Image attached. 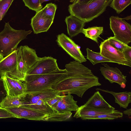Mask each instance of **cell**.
I'll return each instance as SVG.
<instances>
[{"mask_svg": "<svg viewBox=\"0 0 131 131\" xmlns=\"http://www.w3.org/2000/svg\"><path fill=\"white\" fill-rule=\"evenodd\" d=\"M65 67L67 76L51 87L62 94H74L81 98L89 89L101 85L99 78L81 63L73 61Z\"/></svg>", "mask_w": 131, "mask_h": 131, "instance_id": "1", "label": "cell"}, {"mask_svg": "<svg viewBox=\"0 0 131 131\" xmlns=\"http://www.w3.org/2000/svg\"><path fill=\"white\" fill-rule=\"evenodd\" d=\"M112 0H94L87 3L75 2L69 5L70 14L84 21L89 22L101 14Z\"/></svg>", "mask_w": 131, "mask_h": 131, "instance_id": "2", "label": "cell"}, {"mask_svg": "<svg viewBox=\"0 0 131 131\" xmlns=\"http://www.w3.org/2000/svg\"><path fill=\"white\" fill-rule=\"evenodd\" d=\"M32 32L31 30L14 29L9 22L5 23L4 29L0 32V53L3 57L10 54L16 50L19 43Z\"/></svg>", "mask_w": 131, "mask_h": 131, "instance_id": "3", "label": "cell"}, {"mask_svg": "<svg viewBox=\"0 0 131 131\" xmlns=\"http://www.w3.org/2000/svg\"><path fill=\"white\" fill-rule=\"evenodd\" d=\"M17 65L14 71L9 76L25 81L27 72L39 59L35 50L27 45L16 49Z\"/></svg>", "mask_w": 131, "mask_h": 131, "instance_id": "4", "label": "cell"}, {"mask_svg": "<svg viewBox=\"0 0 131 131\" xmlns=\"http://www.w3.org/2000/svg\"><path fill=\"white\" fill-rule=\"evenodd\" d=\"M68 75L65 69H59L53 72L43 74L28 82H24L25 93L36 92L52 87Z\"/></svg>", "mask_w": 131, "mask_h": 131, "instance_id": "5", "label": "cell"}, {"mask_svg": "<svg viewBox=\"0 0 131 131\" xmlns=\"http://www.w3.org/2000/svg\"><path fill=\"white\" fill-rule=\"evenodd\" d=\"M59 69L56 59L51 57L40 58L27 72L24 82H30L43 74Z\"/></svg>", "mask_w": 131, "mask_h": 131, "instance_id": "6", "label": "cell"}, {"mask_svg": "<svg viewBox=\"0 0 131 131\" xmlns=\"http://www.w3.org/2000/svg\"><path fill=\"white\" fill-rule=\"evenodd\" d=\"M110 28L114 37L128 45L131 42V25L123 18L111 16L110 18Z\"/></svg>", "mask_w": 131, "mask_h": 131, "instance_id": "7", "label": "cell"}, {"mask_svg": "<svg viewBox=\"0 0 131 131\" xmlns=\"http://www.w3.org/2000/svg\"><path fill=\"white\" fill-rule=\"evenodd\" d=\"M58 95H63L59 92L52 88L45 89L39 91L25 93L20 95L22 103L21 107H26L42 100L46 102Z\"/></svg>", "mask_w": 131, "mask_h": 131, "instance_id": "8", "label": "cell"}, {"mask_svg": "<svg viewBox=\"0 0 131 131\" xmlns=\"http://www.w3.org/2000/svg\"><path fill=\"white\" fill-rule=\"evenodd\" d=\"M57 38L58 45L75 61L81 63L86 61L79 47L70 38L63 33L58 35Z\"/></svg>", "mask_w": 131, "mask_h": 131, "instance_id": "9", "label": "cell"}, {"mask_svg": "<svg viewBox=\"0 0 131 131\" xmlns=\"http://www.w3.org/2000/svg\"><path fill=\"white\" fill-rule=\"evenodd\" d=\"M99 48L101 54L112 62L131 67V63L126 60L122 52L113 47L107 39L101 43Z\"/></svg>", "mask_w": 131, "mask_h": 131, "instance_id": "10", "label": "cell"}, {"mask_svg": "<svg viewBox=\"0 0 131 131\" xmlns=\"http://www.w3.org/2000/svg\"><path fill=\"white\" fill-rule=\"evenodd\" d=\"M53 20L46 16L41 9L36 12L31 19V25L35 34L47 32L53 22Z\"/></svg>", "mask_w": 131, "mask_h": 131, "instance_id": "11", "label": "cell"}, {"mask_svg": "<svg viewBox=\"0 0 131 131\" xmlns=\"http://www.w3.org/2000/svg\"><path fill=\"white\" fill-rule=\"evenodd\" d=\"M6 109L19 118L43 121L48 115L32 109L21 106Z\"/></svg>", "mask_w": 131, "mask_h": 131, "instance_id": "12", "label": "cell"}, {"mask_svg": "<svg viewBox=\"0 0 131 131\" xmlns=\"http://www.w3.org/2000/svg\"><path fill=\"white\" fill-rule=\"evenodd\" d=\"M104 67L100 69L101 73L106 79L111 83H116L120 85L122 83H126L127 81L126 76L123 74L117 68L110 67L107 64L102 63Z\"/></svg>", "mask_w": 131, "mask_h": 131, "instance_id": "13", "label": "cell"}, {"mask_svg": "<svg viewBox=\"0 0 131 131\" xmlns=\"http://www.w3.org/2000/svg\"><path fill=\"white\" fill-rule=\"evenodd\" d=\"M77 102V101L74 100L71 94H68L66 95H64L51 107L53 112H71L72 111H76L79 107Z\"/></svg>", "mask_w": 131, "mask_h": 131, "instance_id": "14", "label": "cell"}, {"mask_svg": "<svg viewBox=\"0 0 131 131\" xmlns=\"http://www.w3.org/2000/svg\"><path fill=\"white\" fill-rule=\"evenodd\" d=\"M114 110L99 108L81 105L76 111L73 116L76 118H80L83 120H90L92 118L100 114L112 112Z\"/></svg>", "mask_w": 131, "mask_h": 131, "instance_id": "15", "label": "cell"}, {"mask_svg": "<svg viewBox=\"0 0 131 131\" xmlns=\"http://www.w3.org/2000/svg\"><path fill=\"white\" fill-rule=\"evenodd\" d=\"M17 65L16 50L0 60V75L6 73L10 76Z\"/></svg>", "mask_w": 131, "mask_h": 131, "instance_id": "16", "label": "cell"}, {"mask_svg": "<svg viewBox=\"0 0 131 131\" xmlns=\"http://www.w3.org/2000/svg\"><path fill=\"white\" fill-rule=\"evenodd\" d=\"M67 27L68 35L71 38L82 32L85 23L76 17L70 15L66 17L65 20Z\"/></svg>", "mask_w": 131, "mask_h": 131, "instance_id": "17", "label": "cell"}, {"mask_svg": "<svg viewBox=\"0 0 131 131\" xmlns=\"http://www.w3.org/2000/svg\"><path fill=\"white\" fill-rule=\"evenodd\" d=\"M83 105L97 108L115 110L105 101L99 91L95 92Z\"/></svg>", "mask_w": 131, "mask_h": 131, "instance_id": "18", "label": "cell"}, {"mask_svg": "<svg viewBox=\"0 0 131 131\" xmlns=\"http://www.w3.org/2000/svg\"><path fill=\"white\" fill-rule=\"evenodd\" d=\"M96 90L112 94L115 98V103L118 104L121 107L126 108L131 102V93L130 92L117 93L99 88H97Z\"/></svg>", "mask_w": 131, "mask_h": 131, "instance_id": "19", "label": "cell"}, {"mask_svg": "<svg viewBox=\"0 0 131 131\" xmlns=\"http://www.w3.org/2000/svg\"><path fill=\"white\" fill-rule=\"evenodd\" d=\"M1 75V80L3 82L7 95L16 96L22 94L13 80L12 77L6 73Z\"/></svg>", "mask_w": 131, "mask_h": 131, "instance_id": "20", "label": "cell"}, {"mask_svg": "<svg viewBox=\"0 0 131 131\" xmlns=\"http://www.w3.org/2000/svg\"><path fill=\"white\" fill-rule=\"evenodd\" d=\"M22 105L20 95L13 96L7 94L0 104L1 107L5 108L18 107Z\"/></svg>", "mask_w": 131, "mask_h": 131, "instance_id": "21", "label": "cell"}, {"mask_svg": "<svg viewBox=\"0 0 131 131\" xmlns=\"http://www.w3.org/2000/svg\"><path fill=\"white\" fill-rule=\"evenodd\" d=\"M103 27L97 26L89 27L87 28L82 29V32L85 36L98 43L97 39L103 32Z\"/></svg>", "mask_w": 131, "mask_h": 131, "instance_id": "22", "label": "cell"}, {"mask_svg": "<svg viewBox=\"0 0 131 131\" xmlns=\"http://www.w3.org/2000/svg\"><path fill=\"white\" fill-rule=\"evenodd\" d=\"M87 51V59L93 65L101 62H112L104 57L100 53L94 52L88 48L86 49Z\"/></svg>", "mask_w": 131, "mask_h": 131, "instance_id": "23", "label": "cell"}, {"mask_svg": "<svg viewBox=\"0 0 131 131\" xmlns=\"http://www.w3.org/2000/svg\"><path fill=\"white\" fill-rule=\"evenodd\" d=\"M26 108L32 109L47 114L53 112L51 107L47 104L46 102L42 100H40L36 103L29 105Z\"/></svg>", "mask_w": 131, "mask_h": 131, "instance_id": "24", "label": "cell"}, {"mask_svg": "<svg viewBox=\"0 0 131 131\" xmlns=\"http://www.w3.org/2000/svg\"><path fill=\"white\" fill-rule=\"evenodd\" d=\"M71 112L62 113L53 112L49 114L45 118L43 121H62L69 119L71 117Z\"/></svg>", "mask_w": 131, "mask_h": 131, "instance_id": "25", "label": "cell"}, {"mask_svg": "<svg viewBox=\"0 0 131 131\" xmlns=\"http://www.w3.org/2000/svg\"><path fill=\"white\" fill-rule=\"evenodd\" d=\"M131 3V0H112L109 5L119 14Z\"/></svg>", "mask_w": 131, "mask_h": 131, "instance_id": "26", "label": "cell"}, {"mask_svg": "<svg viewBox=\"0 0 131 131\" xmlns=\"http://www.w3.org/2000/svg\"><path fill=\"white\" fill-rule=\"evenodd\" d=\"M122 112L115 110L112 112L97 115L91 118L90 120L97 119L113 120L121 118L123 116Z\"/></svg>", "mask_w": 131, "mask_h": 131, "instance_id": "27", "label": "cell"}, {"mask_svg": "<svg viewBox=\"0 0 131 131\" xmlns=\"http://www.w3.org/2000/svg\"><path fill=\"white\" fill-rule=\"evenodd\" d=\"M57 9V5L52 3L47 4L43 8L41 9L44 15L53 20Z\"/></svg>", "mask_w": 131, "mask_h": 131, "instance_id": "28", "label": "cell"}, {"mask_svg": "<svg viewBox=\"0 0 131 131\" xmlns=\"http://www.w3.org/2000/svg\"><path fill=\"white\" fill-rule=\"evenodd\" d=\"M110 44L114 48L120 51H122L126 49L130 46L115 38L114 37H111L107 38Z\"/></svg>", "mask_w": 131, "mask_h": 131, "instance_id": "29", "label": "cell"}, {"mask_svg": "<svg viewBox=\"0 0 131 131\" xmlns=\"http://www.w3.org/2000/svg\"><path fill=\"white\" fill-rule=\"evenodd\" d=\"M25 5L30 9L37 12L41 10L42 6L39 0H23Z\"/></svg>", "mask_w": 131, "mask_h": 131, "instance_id": "30", "label": "cell"}, {"mask_svg": "<svg viewBox=\"0 0 131 131\" xmlns=\"http://www.w3.org/2000/svg\"><path fill=\"white\" fill-rule=\"evenodd\" d=\"M14 0H0V21L2 20Z\"/></svg>", "mask_w": 131, "mask_h": 131, "instance_id": "31", "label": "cell"}, {"mask_svg": "<svg viewBox=\"0 0 131 131\" xmlns=\"http://www.w3.org/2000/svg\"><path fill=\"white\" fill-rule=\"evenodd\" d=\"M11 117L17 118V116L6 109L0 106V118Z\"/></svg>", "mask_w": 131, "mask_h": 131, "instance_id": "32", "label": "cell"}, {"mask_svg": "<svg viewBox=\"0 0 131 131\" xmlns=\"http://www.w3.org/2000/svg\"><path fill=\"white\" fill-rule=\"evenodd\" d=\"M12 78L17 87L22 94L25 93L26 91V86L24 83H23L21 81L16 79L13 78Z\"/></svg>", "mask_w": 131, "mask_h": 131, "instance_id": "33", "label": "cell"}, {"mask_svg": "<svg viewBox=\"0 0 131 131\" xmlns=\"http://www.w3.org/2000/svg\"><path fill=\"white\" fill-rule=\"evenodd\" d=\"M65 95H58L54 97L46 102L47 104L51 107L62 99Z\"/></svg>", "mask_w": 131, "mask_h": 131, "instance_id": "34", "label": "cell"}, {"mask_svg": "<svg viewBox=\"0 0 131 131\" xmlns=\"http://www.w3.org/2000/svg\"><path fill=\"white\" fill-rule=\"evenodd\" d=\"M2 81H0V104L7 94Z\"/></svg>", "mask_w": 131, "mask_h": 131, "instance_id": "35", "label": "cell"}, {"mask_svg": "<svg viewBox=\"0 0 131 131\" xmlns=\"http://www.w3.org/2000/svg\"><path fill=\"white\" fill-rule=\"evenodd\" d=\"M125 58L126 60L129 63H131V47L127 48L124 50L123 51Z\"/></svg>", "mask_w": 131, "mask_h": 131, "instance_id": "36", "label": "cell"}, {"mask_svg": "<svg viewBox=\"0 0 131 131\" xmlns=\"http://www.w3.org/2000/svg\"><path fill=\"white\" fill-rule=\"evenodd\" d=\"M123 113L127 115L129 117H130L131 115V108L127 109L126 110L123 112Z\"/></svg>", "mask_w": 131, "mask_h": 131, "instance_id": "37", "label": "cell"}, {"mask_svg": "<svg viewBox=\"0 0 131 131\" xmlns=\"http://www.w3.org/2000/svg\"><path fill=\"white\" fill-rule=\"evenodd\" d=\"M94 0H77L76 2H83L87 3L92 1Z\"/></svg>", "mask_w": 131, "mask_h": 131, "instance_id": "38", "label": "cell"}, {"mask_svg": "<svg viewBox=\"0 0 131 131\" xmlns=\"http://www.w3.org/2000/svg\"><path fill=\"white\" fill-rule=\"evenodd\" d=\"M131 15H130L129 16H127L124 17L123 19H126V20H129L131 19Z\"/></svg>", "mask_w": 131, "mask_h": 131, "instance_id": "39", "label": "cell"}, {"mask_svg": "<svg viewBox=\"0 0 131 131\" xmlns=\"http://www.w3.org/2000/svg\"><path fill=\"white\" fill-rule=\"evenodd\" d=\"M51 0H39L40 2V3L42 4V3H43L44 2H47L48 1H51ZM54 0L55 1H58L57 0Z\"/></svg>", "mask_w": 131, "mask_h": 131, "instance_id": "40", "label": "cell"}, {"mask_svg": "<svg viewBox=\"0 0 131 131\" xmlns=\"http://www.w3.org/2000/svg\"><path fill=\"white\" fill-rule=\"evenodd\" d=\"M121 87L123 88H124L126 86L125 84L124 83H122L120 85Z\"/></svg>", "mask_w": 131, "mask_h": 131, "instance_id": "41", "label": "cell"}, {"mask_svg": "<svg viewBox=\"0 0 131 131\" xmlns=\"http://www.w3.org/2000/svg\"><path fill=\"white\" fill-rule=\"evenodd\" d=\"M77 0H70V2L71 3H74Z\"/></svg>", "mask_w": 131, "mask_h": 131, "instance_id": "42", "label": "cell"}, {"mask_svg": "<svg viewBox=\"0 0 131 131\" xmlns=\"http://www.w3.org/2000/svg\"><path fill=\"white\" fill-rule=\"evenodd\" d=\"M3 56L0 53V60L3 58Z\"/></svg>", "mask_w": 131, "mask_h": 131, "instance_id": "43", "label": "cell"}]
</instances>
